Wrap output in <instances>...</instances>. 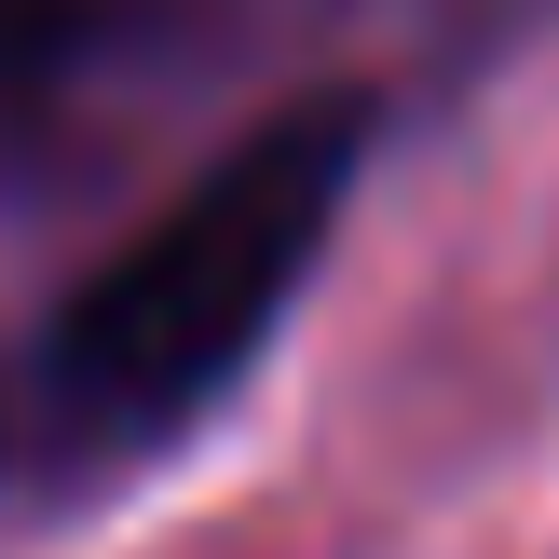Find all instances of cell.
<instances>
[{
  "instance_id": "obj_1",
  "label": "cell",
  "mask_w": 559,
  "mask_h": 559,
  "mask_svg": "<svg viewBox=\"0 0 559 559\" xmlns=\"http://www.w3.org/2000/svg\"><path fill=\"white\" fill-rule=\"evenodd\" d=\"M355 164H369V96L355 82H314V96L260 109L14 355V396H0L14 464L27 478H123V464L178 451L260 369V342L300 314V287H314L328 233L355 205Z\"/></svg>"
},
{
  "instance_id": "obj_2",
  "label": "cell",
  "mask_w": 559,
  "mask_h": 559,
  "mask_svg": "<svg viewBox=\"0 0 559 559\" xmlns=\"http://www.w3.org/2000/svg\"><path fill=\"white\" fill-rule=\"evenodd\" d=\"M0 27H14V0H0Z\"/></svg>"
}]
</instances>
